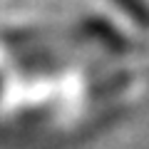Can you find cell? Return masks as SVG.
<instances>
[{
	"mask_svg": "<svg viewBox=\"0 0 149 149\" xmlns=\"http://www.w3.org/2000/svg\"><path fill=\"white\" fill-rule=\"evenodd\" d=\"M117 3L124 8V13H127V15H132L137 22L149 25V8L144 5L142 0H117Z\"/></svg>",
	"mask_w": 149,
	"mask_h": 149,
	"instance_id": "cell-1",
	"label": "cell"
}]
</instances>
